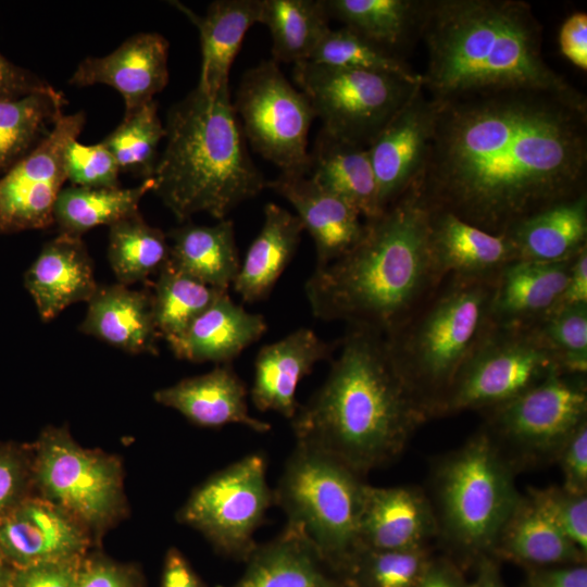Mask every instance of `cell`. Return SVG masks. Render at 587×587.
Masks as SVG:
<instances>
[{
    "label": "cell",
    "instance_id": "cell-36",
    "mask_svg": "<svg viewBox=\"0 0 587 587\" xmlns=\"http://www.w3.org/2000/svg\"><path fill=\"white\" fill-rule=\"evenodd\" d=\"M259 23L270 29L276 63L309 61L330 29L323 0H261Z\"/></svg>",
    "mask_w": 587,
    "mask_h": 587
},
{
    "label": "cell",
    "instance_id": "cell-59",
    "mask_svg": "<svg viewBox=\"0 0 587 587\" xmlns=\"http://www.w3.org/2000/svg\"><path fill=\"white\" fill-rule=\"evenodd\" d=\"M340 587H349V586H347L346 584H344V583L341 582Z\"/></svg>",
    "mask_w": 587,
    "mask_h": 587
},
{
    "label": "cell",
    "instance_id": "cell-9",
    "mask_svg": "<svg viewBox=\"0 0 587 587\" xmlns=\"http://www.w3.org/2000/svg\"><path fill=\"white\" fill-rule=\"evenodd\" d=\"M33 487L91 536L127 513L123 467L117 457L79 446L67 426H47L32 452Z\"/></svg>",
    "mask_w": 587,
    "mask_h": 587
},
{
    "label": "cell",
    "instance_id": "cell-27",
    "mask_svg": "<svg viewBox=\"0 0 587 587\" xmlns=\"http://www.w3.org/2000/svg\"><path fill=\"white\" fill-rule=\"evenodd\" d=\"M266 327L261 314L246 311L226 291L167 344L178 359L225 364L259 340Z\"/></svg>",
    "mask_w": 587,
    "mask_h": 587
},
{
    "label": "cell",
    "instance_id": "cell-26",
    "mask_svg": "<svg viewBox=\"0 0 587 587\" xmlns=\"http://www.w3.org/2000/svg\"><path fill=\"white\" fill-rule=\"evenodd\" d=\"M79 330L132 354H157L160 335L151 291L98 285Z\"/></svg>",
    "mask_w": 587,
    "mask_h": 587
},
{
    "label": "cell",
    "instance_id": "cell-54",
    "mask_svg": "<svg viewBox=\"0 0 587 587\" xmlns=\"http://www.w3.org/2000/svg\"><path fill=\"white\" fill-rule=\"evenodd\" d=\"M160 587H208L187 558L176 548L164 557Z\"/></svg>",
    "mask_w": 587,
    "mask_h": 587
},
{
    "label": "cell",
    "instance_id": "cell-37",
    "mask_svg": "<svg viewBox=\"0 0 587 587\" xmlns=\"http://www.w3.org/2000/svg\"><path fill=\"white\" fill-rule=\"evenodd\" d=\"M153 186L149 178L133 188L63 187L54 205L53 223L61 234L82 237L91 228L110 226L138 212L140 200Z\"/></svg>",
    "mask_w": 587,
    "mask_h": 587
},
{
    "label": "cell",
    "instance_id": "cell-46",
    "mask_svg": "<svg viewBox=\"0 0 587 587\" xmlns=\"http://www.w3.org/2000/svg\"><path fill=\"white\" fill-rule=\"evenodd\" d=\"M65 171L72 186L120 187V167L102 142L86 146L77 139L71 141L65 152Z\"/></svg>",
    "mask_w": 587,
    "mask_h": 587
},
{
    "label": "cell",
    "instance_id": "cell-24",
    "mask_svg": "<svg viewBox=\"0 0 587 587\" xmlns=\"http://www.w3.org/2000/svg\"><path fill=\"white\" fill-rule=\"evenodd\" d=\"M428 211L430 250L442 279L495 277L516 260L504 234L488 233L449 212Z\"/></svg>",
    "mask_w": 587,
    "mask_h": 587
},
{
    "label": "cell",
    "instance_id": "cell-1",
    "mask_svg": "<svg viewBox=\"0 0 587 587\" xmlns=\"http://www.w3.org/2000/svg\"><path fill=\"white\" fill-rule=\"evenodd\" d=\"M433 101L428 154L412 187L427 209L500 235L587 192V101L578 89Z\"/></svg>",
    "mask_w": 587,
    "mask_h": 587
},
{
    "label": "cell",
    "instance_id": "cell-52",
    "mask_svg": "<svg viewBox=\"0 0 587 587\" xmlns=\"http://www.w3.org/2000/svg\"><path fill=\"white\" fill-rule=\"evenodd\" d=\"M562 54L576 67L587 70V14L572 13L559 32Z\"/></svg>",
    "mask_w": 587,
    "mask_h": 587
},
{
    "label": "cell",
    "instance_id": "cell-21",
    "mask_svg": "<svg viewBox=\"0 0 587 587\" xmlns=\"http://www.w3.org/2000/svg\"><path fill=\"white\" fill-rule=\"evenodd\" d=\"M336 347L338 341L327 342L305 327L263 346L254 360L250 390L253 405L290 421L300 405L296 399L298 384L317 362L329 359Z\"/></svg>",
    "mask_w": 587,
    "mask_h": 587
},
{
    "label": "cell",
    "instance_id": "cell-19",
    "mask_svg": "<svg viewBox=\"0 0 587 587\" xmlns=\"http://www.w3.org/2000/svg\"><path fill=\"white\" fill-rule=\"evenodd\" d=\"M359 536L361 549L407 550L427 547L439 527L432 501L419 487L365 484Z\"/></svg>",
    "mask_w": 587,
    "mask_h": 587
},
{
    "label": "cell",
    "instance_id": "cell-40",
    "mask_svg": "<svg viewBox=\"0 0 587 587\" xmlns=\"http://www.w3.org/2000/svg\"><path fill=\"white\" fill-rule=\"evenodd\" d=\"M167 263L158 272L153 285L152 310L160 337L177 338L190 323L222 294Z\"/></svg>",
    "mask_w": 587,
    "mask_h": 587
},
{
    "label": "cell",
    "instance_id": "cell-41",
    "mask_svg": "<svg viewBox=\"0 0 587 587\" xmlns=\"http://www.w3.org/2000/svg\"><path fill=\"white\" fill-rule=\"evenodd\" d=\"M165 127L154 100L125 115L122 123L101 142L114 157L120 171L145 179L152 178L159 159L158 147Z\"/></svg>",
    "mask_w": 587,
    "mask_h": 587
},
{
    "label": "cell",
    "instance_id": "cell-15",
    "mask_svg": "<svg viewBox=\"0 0 587 587\" xmlns=\"http://www.w3.org/2000/svg\"><path fill=\"white\" fill-rule=\"evenodd\" d=\"M84 111L62 115L50 134L0 178V233L42 229L66 178L65 152L85 125Z\"/></svg>",
    "mask_w": 587,
    "mask_h": 587
},
{
    "label": "cell",
    "instance_id": "cell-23",
    "mask_svg": "<svg viewBox=\"0 0 587 587\" xmlns=\"http://www.w3.org/2000/svg\"><path fill=\"white\" fill-rule=\"evenodd\" d=\"M24 285L43 322H50L73 303L88 302L98 284L82 237L60 233L46 242L25 272Z\"/></svg>",
    "mask_w": 587,
    "mask_h": 587
},
{
    "label": "cell",
    "instance_id": "cell-56",
    "mask_svg": "<svg viewBox=\"0 0 587 587\" xmlns=\"http://www.w3.org/2000/svg\"><path fill=\"white\" fill-rule=\"evenodd\" d=\"M419 587H467L457 569L445 560H432Z\"/></svg>",
    "mask_w": 587,
    "mask_h": 587
},
{
    "label": "cell",
    "instance_id": "cell-14",
    "mask_svg": "<svg viewBox=\"0 0 587 587\" xmlns=\"http://www.w3.org/2000/svg\"><path fill=\"white\" fill-rule=\"evenodd\" d=\"M234 104L245 138L280 173L308 174V134L316 117L307 96L273 60L245 73Z\"/></svg>",
    "mask_w": 587,
    "mask_h": 587
},
{
    "label": "cell",
    "instance_id": "cell-29",
    "mask_svg": "<svg viewBox=\"0 0 587 587\" xmlns=\"http://www.w3.org/2000/svg\"><path fill=\"white\" fill-rule=\"evenodd\" d=\"M243 574L225 587H340L341 580L296 529L284 530L257 545L245 561ZM224 587V586H222Z\"/></svg>",
    "mask_w": 587,
    "mask_h": 587
},
{
    "label": "cell",
    "instance_id": "cell-10",
    "mask_svg": "<svg viewBox=\"0 0 587 587\" xmlns=\"http://www.w3.org/2000/svg\"><path fill=\"white\" fill-rule=\"evenodd\" d=\"M292 74L322 121V129L363 148H369L422 86V82L395 75L311 61L294 64Z\"/></svg>",
    "mask_w": 587,
    "mask_h": 587
},
{
    "label": "cell",
    "instance_id": "cell-5",
    "mask_svg": "<svg viewBox=\"0 0 587 587\" xmlns=\"http://www.w3.org/2000/svg\"><path fill=\"white\" fill-rule=\"evenodd\" d=\"M164 127L166 145L152 191L178 221L200 212L224 220L266 187L248 153L228 86L214 96L195 88L168 110Z\"/></svg>",
    "mask_w": 587,
    "mask_h": 587
},
{
    "label": "cell",
    "instance_id": "cell-17",
    "mask_svg": "<svg viewBox=\"0 0 587 587\" xmlns=\"http://www.w3.org/2000/svg\"><path fill=\"white\" fill-rule=\"evenodd\" d=\"M92 538L72 516L39 496H28L0 520V554L15 569L80 559Z\"/></svg>",
    "mask_w": 587,
    "mask_h": 587
},
{
    "label": "cell",
    "instance_id": "cell-47",
    "mask_svg": "<svg viewBox=\"0 0 587 587\" xmlns=\"http://www.w3.org/2000/svg\"><path fill=\"white\" fill-rule=\"evenodd\" d=\"M32 459L30 452L0 444V520L29 496Z\"/></svg>",
    "mask_w": 587,
    "mask_h": 587
},
{
    "label": "cell",
    "instance_id": "cell-51",
    "mask_svg": "<svg viewBox=\"0 0 587 587\" xmlns=\"http://www.w3.org/2000/svg\"><path fill=\"white\" fill-rule=\"evenodd\" d=\"M55 90L46 79L14 64L0 53V100L18 99L33 93Z\"/></svg>",
    "mask_w": 587,
    "mask_h": 587
},
{
    "label": "cell",
    "instance_id": "cell-57",
    "mask_svg": "<svg viewBox=\"0 0 587 587\" xmlns=\"http://www.w3.org/2000/svg\"><path fill=\"white\" fill-rule=\"evenodd\" d=\"M467 587H504L491 561L480 558V567L476 579Z\"/></svg>",
    "mask_w": 587,
    "mask_h": 587
},
{
    "label": "cell",
    "instance_id": "cell-25",
    "mask_svg": "<svg viewBox=\"0 0 587 587\" xmlns=\"http://www.w3.org/2000/svg\"><path fill=\"white\" fill-rule=\"evenodd\" d=\"M574 258L554 263L515 260L504 265L490 301L492 324L532 326L540 321L559 300Z\"/></svg>",
    "mask_w": 587,
    "mask_h": 587
},
{
    "label": "cell",
    "instance_id": "cell-50",
    "mask_svg": "<svg viewBox=\"0 0 587 587\" xmlns=\"http://www.w3.org/2000/svg\"><path fill=\"white\" fill-rule=\"evenodd\" d=\"M557 460L563 473V488L587 495V421L584 422L562 447Z\"/></svg>",
    "mask_w": 587,
    "mask_h": 587
},
{
    "label": "cell",
    "instance_id": "cell-55",
    "mask_svg": "<svg viewBox=\"0 0 587 587\" xmlns=\"http://www.w3.org/2000/svg\"><path fill=\"white\" fill-rule=\"evenodd\" d=\"M582 304H587V247L575 255L565 287L551 311Z\"/></svg>",
    "mask_w": 587,
    "mask_h": 587
},
{
    "label": "cell",
    "instance_id": "cell-31",
    "mask_svg": "<svg viewBox=\"0 0 587 587\" xmlns=\"http://www.w3.org/2000/svg\"><path fill=\"white\" fill-rule=\"evenodd\" d=\"M310 154V177L352 205L364 218L373 220L384 210L367 148L319 133Z\"/></svg>",
    "mask_w": 587,
    "mask_h": 587
},
{
    "label": "cell",
    "instance_id": "cell-22",
    "mask_svg": "<svg viewBox=\"0 0 587 587\" xmlns=\"http://www.w3.org/2000/svg\"><path fill=\"white\" fill-rule=\"evenodd\" d=\"M247 396L246 384L232 363L218 364L205 374L182 379L153 394L158 403L176 410L197 426L240 424L257 433H267L271 424L250 415Z\"/></svg>",
    "mask_w": 587,
    "mask_h": 587
},
{
    "label": "cell",
    "instance_id": "cell-44",
    "mask_svg": "<svg viewBox=\"0 0 587 587\" xmlns=\"http://www.w3.org/2000/svg\"><path fill=\"white\" fill-rule=\"evenodd\" d=\"M534 326L563 373L587 374V304L555 309Z\"/></svg>",
    "mask_w": 587,
    "mask_h": 587
},
{
    "label": "cell",
    "instance_id": "cell-35",
    "mask_svg": "<svg viewBox=\"0 0 587 587\" xmlns=\"http://www.w3.org/2000/svg\"><path fill=\"white\" fill-rule=\"evenodd\" d=\"M330 17L400 55L420 39L424 0H323Z\"/></svg>",
    "mask_w": 587,
    "mask_h": 587
},
{
    "label": "cell",
    "instance_id": "cell-58",
    "mask_svg": "<svg viewBox=\"0 0 587 587\" xmlns=\"http://www.w3.org/2000/svg\"><path fill=\"white\" fill-rule=\"evenodd\" d=\"M14 569L1 554H0V587H10L13 577Z\"/></svg>",
    "mask_w": 587,
    "mask_h": 587
},
{
    "label": "cell",
    "instance_id": "cell-53",
    "mask_svg": "<svg viewBox=\"0 0 587 587\" xmlns=\"http://www.w3.org/2000/svg\"><path fill=\"white\" fill-rule=\"evenodd\" d=\"M528 587H587V569L583 564L561 567H534Z\"/></svg>",
    "mask_w": 587,
    "mask_h": 587
},
{
    "label": "cell",
    "instance_id": "cell-45",
    "mask_svg": "<svg viewBox=\"0 0 587 587\" xmlns=\"http://www.w3.org/2000/svg\"><path fill=\"white\" fill-rule=\"evenodd\" d=\"M527 495L574 545L587 552V495L555 486L529 488Z\"/></svg>",
    "mask_w": 587,
    "mask_h": 587
},
{
    "label": "cell",
    "instance_id": "cell-34",
    "mask_svg": "<svg viewBox=\"0 0 587 587\" xmlns=\"http://www.w3.org/2000/svg\"><path fill=\"white\" fill-rule=\"evenodd\" d=\"M167 237L172 265L208 286L228 290L240 268L233 221L186 223L171 229Z\"/></svg>",
    "mask_w": 587,
    "mask_h": 587
},
{
    "label": "cell",
    "instance_id": "cell-11",
    "mask_svg": "<svg viewBox=\"0 0 587 587\" xmlns=\"http://www.w3.org/2000/svg\"><path fill=\"white\" fill-rule=\"evenodd\" d=\"M562 372L535 326L492 324L458 372L437 415L501 405Z\"/></svg>",
    "mask_w": 587,
    "mask_h": 587
},
{
    "label": "cell",
    "instance_id": "cell-49",
    "mask_svg": "<svg viewBox=\"0 0 587 587\" xmlns=\"http://www.w3.org/2000/svg\"><path fill=\"white\" fill-rule=\"evenodd\" d=\"M82 559L14 569L10 587H76Z\"/></svg>",
    "mask_w": 587,
    "mask_h": 587
},
{
    "label": "cell",
    "instance_id": "cell-20",
    "mask_svg": "<svg viewBox=\"0 0 587 587\" xmlns=\"http://www.w3.org/2000/svg\"><path fill=\"white\" fill-rule=\"evenodd\" d=\"M266 187L286 199L314 240L316 266L348 252L362 237L365 221L348 202L307 174L280 173Z\"/></svg>",
    "mask_w": 587,
    "mask_h": 587
},
{
    "label": "cell",
    "instance_id": "cell-33",
    "mask_svg": "<svg viewBox=\"0 0 587 587\" xmlns=\"http://www.w3.org/2000/svg\"><path fill=\"white\" fill-rule=\"evenodd\" d=\"M303 230L296 214L273 202L265 204L263 226L250 245L233 283L243 301L253 303L270 295L294 258Z\"/></svg>",
    "mask_w": 587,
    "mask_h": 587
},
{
    "label": "cell",
    "instance_id": "cell-6",
    "mask_svg": "<svg viewBox=\"0 0 587 587\" xmlns=\"http://www.w3.org/2000/svg\"><path fill=\"white\" fill-rule=\"evenodd\" d=\"M495 277L447 276L390 335L385 336L398 370L430 417L458 372L492 325Z\"/></svg>",
    "mask_w": 587,
    "mask_h": 587
},
{
    "label": "cell",
    "instance_id": "cell-48",
    "mask_svg": "<svg viewBox=\"0 0 587 587\" xmlns=\"http://www.w3.org/2000/svg\"><path fill=\"white\" fill-rule=\"evenodd\" d=\"M76 587H146V583L136 565L88 552L80 561Z\"/></svg>",
    "mask_w": 587,
    "mask_h": 587
},
{
    "label": "cell",
    "instance_id": "cell-16",
    "mask_svg": "<svg viewBox=\"0 0 587 587\" xmlns=\"http://www.w3.org/2000/svg\"><path fill=\"white\" fill-rule=\"evenodd\" d=\"M435 109L422 85L369 146L384 211L419 180L428 154Z\"/></svg>",
    "mask_w": 587,
    "mask_h": 587
},
{
    "label": "cell",
    "instance_id": "cell-39",
    "mask_svg": "<svg viewBox=\"0 0 587 587\" xmlns=\"http://www.w3.org/2000/svg\"><path fill=\"white\" fill-rule=\"evenodd\" d=\"M170 259L167 236L135 212L109 226L108 260L120 284L142 282Z\"/></svg>",
    "mask_w": 587,
    "mask_h": 587
},
{
    "label": "cell",
    "instance_id": "cell-3",
    "mask_svg": "<svg viewBox=\"0 0 587 587\" xmlns=\"http://www.w3.org/2000/svg\"><path fill=\"white\" fill-rule=\"evenodd\" d=\"M429 245V211L413 188L335 261L304 285L312 314L384 336L395 332L441 283Z\"/></svg>",
    "mask_w": 587,
    "mask_h": 587
},
{
    "label": "cell",
    "instance_id": "cell-32",
    "mask_svg": "<svg viewBox=\"0 0 587 587\" xmlns=\"http://www.w3.org/2000/svg\"><path fill=\"white\" fill-rule=\"evenodd\" d=\"M491 553L533 567L583 564L586 558L527 494L520 496Z\"/></svg>",
    "mask_w": 587,
    "mask_h": 587
},
{
    "label": "cell",
    "instance_id": "cell-38",
    "mask_svg": "<svg viewBox=\"0 0 587 587\" xmlns=\"http://www.w3.org/2000/svg\"><path fill=\"white\" fill-rule=\"evenodd\" d=\"M66 103L59 90L0 100V174L8 172L50 134Z\"/></svg>",
    "mask_w": 587,
    "mask_h": 587
},
{
    "label": "cell",
    "instance_id": "cell-2",
    "mask_svg": "<svg viewBox=\"0 0 587 587\" xmlns=\"http://www.w3.org/2000/svg\"><path fill=\"white\" fill-rule=\"evenodd\" d=\"M323 385L290 420L296 444L358 475L396 459L429 417L389 352L384 335L347 327Z\"/></svg>",
    "mask_w": 587,
    "mask_h": 587
},
{
    "label": "cell",
    "instance_id": "cell-18",
    "mask_svg": "<svg viewBox=\"0 0 587 587\" xmlns=\"http://www.w3.org/2000/svg\"><path fill=\"white\" fill-rule=\"evenodd\" d=\"M167 55L168 42L162 35L138 33L104 57L83 60L68 83L78 87L96 84L113 87L124 99L125 115H129L166 86Z\"/></svg>",
    "mask_w": 587,
    "mask_h": 587
},
{
    "label": "cell",
    "instance_id": "cell-42",
    "mask_svg": "<svg viewBox=\"0 0 587 587\" xmlns=\"http://www.w3.org/2000/svg\"><path fill=\"white\" fill-rule=\"evenodd\" d=\"M309 61L395 75L412 83L422 82L421 74L414 72L401 55L364 38L346 26L337 29L330 28Z\"/></svg>",
    "mask_w": 587,
    "mask_h": 587
},
{
    "label": "cell",
    "instance_id": "cell-4",
    "mask_svg": "<svg viewBox=\"0 0 587 587\" xmlns=\"http://www.w3.org/2000/svg\"><path fill=\"white\" fill-rule=\"evenodd\" d=\"M422 85L435 101L509 89H577L545 61L542 26L521 0H424Z\"/></svg>",
    "mask_w": 587,
    "mask_h": 587
},
{
    "label": "cell",
    "instance_id": "cell-43",
    "mask_svg": "<svg viewBox=\"0 0 587 587\" xmlns=\"http://www.w3.org/2000/svg\"><path fill=\"white\" fill-rule=\"evenodd\" d=\"M430 561L427 547L361 549L340 580L349 587H419Z\"/></svg>",
    "mask_w": 587,
    "mask_h": 587
},
{
    "label": "cell",
    "instance_id": "cell-12",
    "mask_svg": "<svg viewBox=\"0 0 587 587\" xmlns=\"http://www.w3.org/2000/svg\"><path fill=\"white\" fill-rule=\"evenodd\" d=\"M488 412L486 430L514 469L557 460L587 421L586 375L555 372Z\"/></svg>",
    "mask_w": 587,
    "mask_h": 587
},
{
    "label": "cell",
    "instance_id": "cell-28",
    "mask_svg": "<svg viewBox=\"0 0 587 587\" xmlns=\"http://www.w3.org/2000/svg\"><path fill=\"white\" fill-rule=\"evenodd\" d=\"M170 3L199 30L201 70L196 88L214 96L228 86L229 70L245 35L259 23L261 0H216L210 3L204 15H197L182 2Z\"/></svg>",
    "mask_w": 587,
    "mask_h": 587
},
{
    "label": "cell",
    "instance_id": "cell-13",
    "mask_svg": "<svg viewBox=\"0 0 587 587\" xmlns=\"http://www.w3.org/2000/svg\"><path fill=\"white\" fill-rule=\"evenodd\" d=\"M266 469L265 455L254 452L217 471L193 489L177 520L202 534L218 553L245 562L274 504Z\"/></svg>",
    "mask_w": 587,
    "mask_h": 587
},
{
    "label": "cell",
    "instance_id": "cell-30",
    "mask_svg": "<svg viewBox=\"0 0 587 587\" xmlns=\"http://www.w3.org/2000/svg\"><path fill=\"white\" fill-rule=\"evenodd\" d=\"M504 235L516 260L554 263L574 258L587 247V192L525 217Z\"/></svg>",
    "mask_w": 587,
    "mask_h": 587
},
{
    "label": "cell",
    "instance_id": "cell-7",
    "mask_svg": "<svg viewBox=\"0 0 587 587\" xmlns=\"http://www.w3.org/2000/svg\"><path fill=\"white\" fill-rule=\"evenodd\" d=\"M514 471L487 430L441 458L434 467L432 502L439 536L466 557L491 553L521 496Z\"/></svg>",
    "mask_w": 587,
    "mask_h": 587
},
{
    "label": "cell",
    "instance_id": "cell-8",
    "mask_svg": "<svg viewBox=\"0 0 587 587\" xmlns=\"http://www.w3.org/2000/svg\"><path fill=\"white\" fill-rule=\"evenodd\" d=\"M364 487L361 476L341 462L296 444L273 489L286 525L304 537L339 579L361 550Z\"/></svg>",
    "mask_w": 587,
    "mask_h": 587
}]
</instances>
